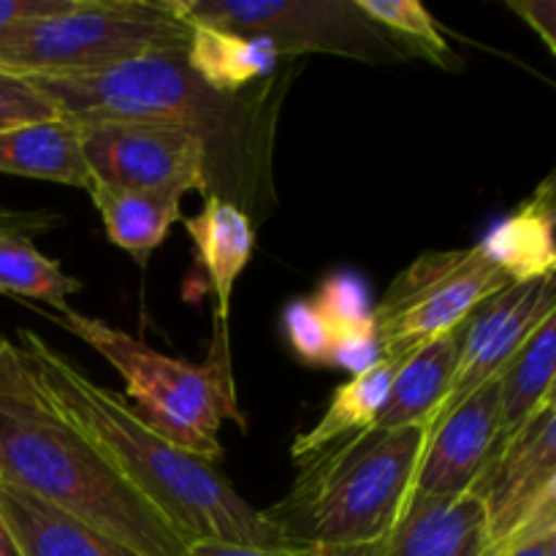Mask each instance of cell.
<instances>
[{
  "instance_id": "6da1fadb",
  "label": "cell",
  "mask_w": 556,
  "mask_h": 556,
  "mask_svg": "<svg viewBox=\"0 0 556 556\" xmlns=\"http://www.w3.org/2000/svg\"><path fill=\"white\" fill-rule=\"evenodd\" d=\"M20 353L41 400L79 429L190 541L286 546L264 510H255L215 462L188 454L155 432L117 394L92 383L43 337L22 331Z\"/></svg>"
},
{
  "instance_id": "7a4b0ae2",
  "label": "cell",
  "mask_w": 556,
  "mask_h": 556,
  "mask_svg": "<svg viewBox=\"0 0 556 556\" xmlns=\"http://www.w3.org/2000/svg\"><path fill=\"white\" fill-rule=\"evenodd\" d=\"M0 481L141 556H185L193 543L49 405L0 400Z\"/></svg>"
},
{
  "instance_id": "3957f363",
  "label": "cell",
  "mask_w": 556,
  "mask_h": 556,
  "mask_svg": "<svg viewBox=\"0 0 556 556\" xmlns=\"http://www.w3.org/2000/svg\"><path fill=\"white\" fill-rule=\"evenodd\" d=\"M30 81L74 128L90 125H172L193 130L206 141V152L215 155L217 144L228 141L237 161L264 157L269 147L261 136L269 134L253 96H223L206 87L190 71L185 49L150 52L125 60L106 71L85 76H33Z\"/></svg>"
},
{
  "instance_id": "277c9868",
  "label": "cell",
  "mask_w": 556,
  "mask_h": 556,
  "mask_svg": "<svg viewBox=\"0 0 556 556\" xmlns=\"http://www.w3.org/2000/svg\"><path fill=\"white\" fill-rule=\"evenodd\" d=\"M421 448L424 427H369L340 440L302 465L291 492L264 510L266 521L286 546H369L400 519Z\"/></svg>"
},
{
  "instance_id": "5b68a950",
  "label": "cell",
  "mask_w": 556,
  "mask_h": 556,
  "mask_svg": "<svg viewBox=\"0 0 556 556\" xmlns=\"http://www.w3.org/2000/svg\"><path fill=\"white\" fill-rule=\"evenodd\" d=\"M43 315L101 353L125 380V394L139 407L136 413L177 448L215 462L223 454L217 440L223 421L231 418L244 427L231 369L228 320L215 318L210 356L195 364L157 353L147 342L106 320L76 313L68 304Z\"/></svg>"
},
{
  "instance_id": "8992f818",
  "label": "cell",
  "mask_w": 556,
  "mask_h": 556,
  "mask_svg": "<svg viewBox=\"0 0 556 556\" xmlns=\"http://www.w3.org/2000/svg\"><path fill=\"white\" fill-rule=\"evenodd\" d=\"M190 20L179 0H76L63 14L0 33V71L85 76L125 60L185 49Z\"/></svg>"
},
{
  "instance_id": "52a82bcc",
  "label": "cell",
  "mask_w": 556,
  "mask_h": 556,
  "mask_svg": "<svg viewBox=\"0 0 556 556\" xmlns=\"http://www.w3.org/2000/svg\"><path fill=\"white\" fill-rule=\"evenodd\" d=\"M508 286V277L478 244L418 255L372 307L383 356L400 362L413 348L448 334L465 324L478 304Z\"/></svg>"
},
{
  "instance_id": "ba28073f",
  "label": "cell",
  "mask_w": 556,
  "mask_h": 556,
  "mask_svg": "<svg viewBox=\"0 0 556 556\" xmlns=\"http://www.w3.org/2000/svg\"><path fill=\"white\" fill-rule=\"evenodd\" d=\"M190 22L264 36L286 54L329 52L358 60H400L394 41L353 0H179Z\"/></svg>"
},
{
  "instance_id": "9c48e42d",
  "label": "cell",
  "mask_w": 556,
  "mask_h": 556,
  "mask_svg": "<svg viewBox=\"0 0 556 556\" xmlns=\"http://www.w3.org/2000/svg\"><path fill=\"white\" fill-rule=\"evenodd\" d=\"M92 182L182 201L210 195V152L193 130L172 125H90L79 128Z\"/></svg>"
},
{
  "instance_id": "30bf717a",
  "label": "cell",
  "mask_w": 556,
  "mask_h": 556,
  "mask_svg": "<svg viewBox=\"0 0 556 556\" xmlns=\"http://www.w3.org/2000/svg\"><path fill=\"white\" fill-rule=\"evenodd\" d=\"M486 510L489 541L497 543L556 505V402L548 400L494 443L470 489Z\"/></svg>"
},
{
  "instance_id": "8fae6325",
  "label": "cell",
  "mask_w": 556,
  "mask_h": 556,
  "mask_svg": "<svg viewBox=\"0 0 556 556\" xmlns=\"http://www.w3.org/2000/svg\"><path fill=\"white\" fill-rule=\"evenodd\" d=\"M556 313L554 277L530 282H510L508 288L478 304L462 324L459 362L448 391L434 413L432 427H438L448 413H454L470 394L481 386L497 380V375L508 367L527 337ZM424 432V434H427Z\"/></svg>"
},
{
  "instance_id": "7c38bea8",
  "label": "cell",
  "mask_w": 556,
  "mask_h": 556,
  "mask_svg": "<svg viewBox=\"0 0 556 556\" xmlns=\"http://www.w3.org/2000/svg\"><path fill=\"white\" fill-rule=\"evenodd\" d=\"M497 434L500 391L497 380H492L424 434L410 497H459L470 492L486 467Z\"/></svg>"
},
{
  "instance_id": "4fadbf2b",
  "label": "cell",
  "mask_w": 556,
  "mask_h": 556,
  "mask_svg": "<svg viewBox=\"0 0 556 556\" xmlns=\"http://www.w3.org/2000/svg\"><path fill=\"white\" fill-rule=\"evenodd\" d=\"M486 510L472 492L410 497L380 541L326 556H481L489 548Z\"/></svg>"
},
{
  "instance_id": "5bb4252c",
  "label": "cell",
  "mask_w": 556,
  "mask_h": 556,
  "mask_svg": "<svg viewBox=\"0 0 556 556\" xmlns=\"http://www.w3.org/2000/svg\"><path fill=\"white\" fill-rule=\"evenodd\" d=\"M459 345L462 326H456L448 334L434 337L402 356L396 362L389 396H386L372 429L424 427L427 432L445 391H448L451 378H454Z\"/></svg>"
},
{
  "instance_id": "9a60e30c",
  "label": "cell",
  "mask_w": 556,
  "mask_h": 556,
  "mask_svg": "<svg viewBox=\"0 0 556 556\" xmlns=\"http://www.w3.org/2000/svg\"><path fill=\"white\" fill-rule=\"evenodd\" d=\"M554 226L556 188L552 174L538 185L530 199L521 201L505 220H500L478 242V248L510 282L543 280L554 277Z\"/></svg>"
},
{
  "instance_id": "2e32d148",
  "label": "cell",
  "mask_w": 556,
  "mask_h": 556,
  "mask_svg": "<svg viewBox=\"0 0 556 556\" xmlns=\"http://www.w3.org/2000/svg\"><path fill=\"white\" fill-rule=\"evenodd\" d=\"M185 231L195 248L201 269L215 291L217 320L231 315V293L239 275L248 266L255 244V231L250 215L226 195L210 193L199 215L185 217Z\"/></svg>"
},
{
  "instance_id": "e0dca14e",
  "label": "cell",
  "mask_w": 556,
  "mask_h": 556,
  "mask_svg": "<svg viewBox=\"0 0 556 556\" xmlns=\"http://www.w3.org/2000/svg\"><path fill=\"white\" fill-rule=\"evenodd\" d=\"M0 514L22 556H141L3 481Z\"/></svg>"
},
{
  "instance_id": "ac0fdd59",
  "label": "cell",
  "mask_w": 556,
  "mask_h": 556,
  "mask_svg": "<svg viewBox=\"0 0 556 556\" xmlns=\"http://www.w3.org/2000/svg\"><path fill=\"white\" fill-rule=\"evenodd\" d=\"M185 60L206 87L223 96H239L253 81L275 74L282 52L264 36H242L204 22H190Z\"/></svg>"
},
{
  "instance_id": "d6986e66",
  "label": "cell",
  "mask_w": 556,
  "mask_h": 556,
  "mask_svg": "<svg viewBox=\"0 0 556 556\" xmlns=\"http://www.w3.org/2000/svg\"><path fill=\"white\" fill-rule=\"evenodd\" d=\"M0 174L87 190L90 168L81 155L79 128L58 117L0 130Z\"/></svg>"
},
{
  "instance_id": "ffe728a7",
  "label": "cell",
  "mask_w": 556,
  "mask_h": 556,
  "mask_svg": "<svg viewBox=\"0 0 556 556\" xmlns=\"http://www.w3.org/2000/svg\"><path fill=\"white\" fill-rule=\"evenodd\" d=\"M87 193L101 215L109 242L134 255L136 264L141 266L166 242L174 223L182 220L179 201L166 199V195L112 188L92 179L87 185Z\"/></svg>"
},
{
  "instance_id": "44dd1931",
  "label": "cell",
  "mask_w": 556,
  "mask_h": 556,
  "mask_svg": "<svg viewBox=\"0 0 556 556\" xmlns=\"http://www.w3.org/2000/svg\"><path fill=\"white\" fill-rule=\"evenodd\" d=\"M396 358L386 356L383 362L375 364L367 372L356 375L331 396L329 407H326L324 418L315 424L309 432L299 434L291 445V456L299 467L307 465L309 459L320 454V451L331 448L340 440L353 438V434L364 432L375 424L380 407H383L386 396H389L391 378H394Z\"/></svg>"
},
{
  "instance_id": "7402d4cb",
  "label": "cell",
  "mask_w": 556,
  "mask_h": 556,
  "mask_svg": "<svg viewBox=\"0 0 556 556\" xmlns=\"http://www.w3.org/2000/svg\"><path fill=\"white\" fill-rule=\"evenodd\" d=\"M556 375V313L548 315L508 367L497 375L500 391V440L510 438L543 402L554 400Z\"/></svg>"
},
{
  "instance_id": "603a6c76",
  "label": "cell",
  "mask_w": 556,
  "mask_h": 556,
  "mask_svg": "<svg viewBox=\"0 0 556 556\" xmlns=\"http://www.w3.org/2000/svg\"><path fill=\"white\" fill-rule=\"evenodd\" d=\"M79 288V280L65 275L58 261L47 258L25 237L0 233V293L36 299L58 309L65 307Z\"/></svg>"
},
{
  "instance_id": "cb8c5ba5",
  "label": "cell",
  "mask_w": 556,
  "mask_h": 556,
  "mask_svg": "<svg viewBox=\"0 0 556 556\" xmlns=\"http://www.w3.org/2000/svg\"><path fill=\"white\" fill-rule=\"evenodd\" d=\"M369 22L380 27L400 47L405 58H427L440 68L454 60L451 43L445 41L427 5L418 0H353Z\"/></svg>"
},
{
  "instance_id": "d4e9b609",
  "label": "cell",
  "mask_w": 556,
  "mask_h": 556,
  "mask_svg": "<svg viewBox=\"0 0 556 556\" xmlns=\"http://www.w3.org/2000/svg\"><path fill=\"white\" fill-rule=\"evenodd\" d=\"M309 302L315 304V309L329 324L331 340L375 326L367 286H364L362 277L351 275V271H337V275L326 277L324 286L318 288V293Z\"/></svg>"
},
{
  "instance_id": "484cf974",
  "label": "cell",
  "mask_w": 556,
  "mask_h": 556,
  "mask_svg": "<svg viewBox=\"0 0 556 556\" xmlns=\"http://www.w3.org/2000/svg\"><path fill=\"white\" fill-rule=\"evenodd\" d=\"M282 331L288 345L309 367H326L331 351V329L309 299L291 302L282 313Z\"/></svg>"
},
{
  "instance_id": "4316f807",
  "label": "cell",
  "mask_w": 556,
  "mask_h": 556,
  "mask_svg": "<svg viewBox=\"0 0 556 556\" xmlns=\"http://www.w3.org/2000/svg\"><path fill=\"white\" fill-rule=\"evenodd\" d=\"M58 119L52 103L27 79L0 71V130Z\"/></svg>"
},
{
  "instance_id": "83f0119b",
  "label": "cell",
  "mask_w": 556,
  "mask_h": 556,
  "mask_svg": "<svg viewBox=\"0 0 556 556\" xmlns=\"http://www.w3.org/2000/svg\"><path fill=\"white\" fill-rule=\"evenodd\" d=\"M383 348H380L378 334L372 329L351 331V334H340L331 340L329 351V369H342V372H351V378L367 372L375 364L383 362Z\"/></svg>"
},
{
  "instance_id": "f1b7e54d",
  "label": "cell",
  "mask_w": 556,
  "mask_h": 556,
  "mask_svg": "<svg viewBox=\"0 0 556 556\" xmlns=\"http://www.w3.org/2000/svg\"><path fill=\"white\" fill-rule=\"evenodd\" d=\"M556 554V505L538 514L505 541L494 543V556H552Z\"/></svg>"
},
{
  "instance_id": "f546056e",
  "label": "cell",
  "mask_w": 556,
  "mask_h": 556,
  "mask_svg": "<svg viewBox=\"0 0 556 556\" xmlns=\"http://www.w3.org/2000/svg\"><path fill=\"white\" fill-rule=\"evenodd\" d=\"M0 400L27 402V405H47L33 383L30 372L25 367L20 348L11 345L0 337Z\"/></svg>"
},
{
  "instance_id": "4dcf8cb0",
  "label": "cell",
  "mask_w": 556,
  "mask_h": 556,
  "mask_svg": "<svg viewBox=\"0 0 556 556\" xmlns=\"http://www.w3.org/2000/svg\"><path fill=\"white\" fill-rule=\"evenodd\" d=\"M185 556H326L315 546H253V543L228 541H195Z\"/></svg>"
},
{
  "instance_id": "1f68e13d",
  "label": "cell",
  "mask_w": 556,
  "mask_h": 556,
  "mask_svg": "<svg viewBox=\"0 0 556 556\" xmlns=\"http://www.w3.org/2000/svg\"><path fill=\"white\" fill-rule=\"evenodd\" d=\"M76 0H0V33L25 22L63 14Z\"/></svg>"
},
{
  "instance_id": "d6a6232c",
  "label": "cell",
  "mask_w": 556,
  "mask_h": 556,
  "mask_svg": "<svg viewBox=\"0 0 556 556\" xmlns=\"http://www.w3.org/2000/svg\"><path fill=\"white\" fill-rule=\"evenodd\" d=\"M510 9L556 52V3L554 0H510Z\"/></svg>"
},
{
  "instance_id": "836d02e7",
  "label": "cell",
  "mask_w": 556,
  "mask_h": 556,
  "mask_svg": "<svg viewBox=\"0 0 556 556\" xmlns=\"http://www.w3.org/2000/svg\"><path fill=\"white\" fill-rule=\"evenodd\" d=\"M0 556H22L20 546H16L14 535H11L9 525H5L3 514H0Z\"/></svg>"
},
{
  "instance_id": "e575fe53",
  "label": "cell",
  "mask_w": 556,
  "mask_h": 556,
  "mask_svg": "<svg viewBox=\"0 0 556 556\" xmlns=\"http://www.w3.org/2000/svg\"><path fill=\"white\" fill-rule=\"evenodd\" d=\"M481 556H494V543H489V548Z\"/></svg>"
},
{
  "instance_id": "d590c367",
  "label": "cell",
  "mask_w": 556,
  "mask_h": 556,
  "mask_svg": "<svg viewBox=\"0 0 556 556\" xmlns=\"http://www.w3.org/2000/svg\"><path fill=\"white\" fill-rule=\"evenodd\" d=\"M552 556H556V554H552Z\"/></svg>"
}]
</instances>
